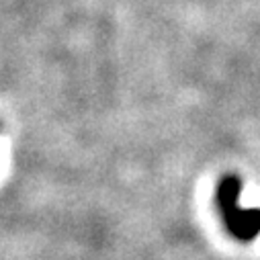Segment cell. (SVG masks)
Segmentation results:
<instances>
[{
	"label": "cell",
	"instance_id": "1",
	"mask_svg": "<svg viewBox=\"0 0 260 260\" xmlns=\"http://www.w3.org/2000/svg\"><path fill=\"white\" fill-rule=\"evenodd\" d=\"M240 201V180L238 176H225L217 186V205L230 228L240 240H252L260 232V209H242Z\"/></svg>",
	"mask_w": 260,
	"mask_h": 260
}]
</instances>
